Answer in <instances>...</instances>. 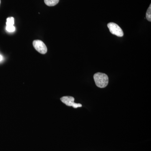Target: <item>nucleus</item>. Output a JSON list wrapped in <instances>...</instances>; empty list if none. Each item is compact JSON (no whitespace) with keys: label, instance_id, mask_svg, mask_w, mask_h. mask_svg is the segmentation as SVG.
<instances>
[{"label":"nucleus","instance_id":"1","mask_svg":"<svg viewBox=\"0 0 151 151\" xmlns=\"http://www.w3.org/2000/svg\"><path fill=\"white\" fill-rule=\"evenodd\" d=\"M94 79L95 84L99 88H105L108 85L109 78L108 75L105 73L100 72L95 73Z\"/></svg>","mask_w":151,"mask_h":151},{"label":"nucleus","instance_id":"2","mask_svg":"<svg viewBox=\"0 0 151 151\" xmlns=\"http://www.w3.org/2000/svg\"><path fill=\"white\" fill-rule=\"evenodd\" d=\"M108 27L110 32L112 34L119 37H122L124 36L123 30L116 23L113 22L109 23L108 24Z\"/></svg>","mask_w":151,"mask_h":151},{"label":"nucleus","instance_id":"3","mask_svg":"<svg viewBox=\"0 0 151 151\" xmlns=\"http://www.w3.org/2000/svg\"><path fill=\"white\" fill-rule=\"evenodd\" d=\"M74 98L71 96H64L60 98L62 103L68 106H72L73 108H76L82 107V105L80 103H74Z\"/></svg>","mask_w":151,"mask_h":151},{"label":"nucleus","instance_id":"4","mask_svg":"<svg viewBox=\"0 0 151 151\" xmlns=\"http://www.w3.org/2000/svg\"><path fill=\"white\" fill-rule=\"evenodd\" d=\"M34 47L40 53L45 54L47 52V47L43 42L40 40H35L33 42Z\"/></svg>","mask_w":151,"mask_h":151},{"label":"nucleus","instance_id":"5","mask_svg":"<svg viewBox=\"0 0 151 151\" xmlns=\"http://www.w3.org/2000/svg\"><path fill=\"white\" fill-rule=\"evenodd\" d=\"M59 0H44L45 3L49 6L56 5L59 2Z\"/></svg>","mask_w":151,"mask_h":151},{"label":"nucleus","instance_id":"6","mask_svg":"<svg viewBox=\"0 0 151 151\" xmlns=\"http://www.w3.org/2000/svg\"><path fill=\"white\" fill-rule=\"evenodd\" d=\"M146 18L148 21H151V5H150L149 8L146 13Z\"/></svg>","mask_w":151,"mask_h":151},{"label":"nucleus","instance_id":"7","mask_svg":"<svg viewBox=\"0 0 151 151\" xmlns=\"http://www.w3.org/2000/svg\"><path fill=\"white\" fill-rule=\"evenodd\" d=\"M14 24V19L12 17H9L7 19L6 26H13Z\"/></svg>","mask_w":151,"mask_h":151},{"label":"nucleus","instance_id":"8","mask_svg":"<svg viewBox=\"0 0 151 151\" xmlns=\"http://www.w3.org/2000/svg\"><path fill=\"white\" fill-rule=\"evenodd\" d=\"M6 29L9 32H13L15 30V27L14 26H6Z\"/></svg>","mask_w":151,"mask_h":151},{"label":"nucleus","instance_id":"9","mask_svg":"<svg viewBox=\"0 0 151 151\" xmlns=\"http://www.w3.org/2000/svg\"><path fill=\"white\" fill-rule=\"evenodd\" d=\"M3 60V57L1 55H0V61H2Z\"/></svg>","mask_w":151,"mask_h":151},{"label":"nucleus","instance_id":"10","mask_svg":"<svg viewBox=\"0 0 151 151\" xmlns=\"http://www.w3.org/2000/svg\"><path fill=\"white\" fill-rule=\"evenodd\" d=\"M0 4H1V0H0Z\"/></svg>","mask_w":151,"mask_h":151}]
</instances>
